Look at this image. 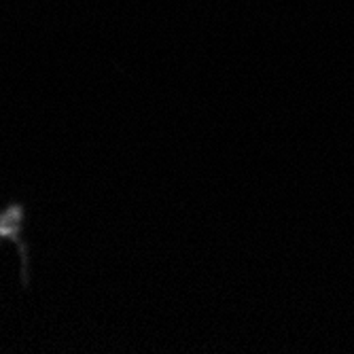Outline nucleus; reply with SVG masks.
I'll use <instances>...</instances> for the list:
<instances>
[{
    "instance_id": "f257e3e1",
    "label": "nucleus",
    "mask_w": 354,
    "mask_h": 354,
    "mask_svg": "<svg viewBox=\"0 0 354 354\" xmlns=\"http://www.w3.org/2000/svg\"><path fill=\"white\" fill-rule=\"evenodd\" d=\"M24 221H26V206L21 202H11L0 210V242H11L17 246L21 259V284L24 288L30 286V254L24 242Z\"/></svg>"
}]
</instances>
